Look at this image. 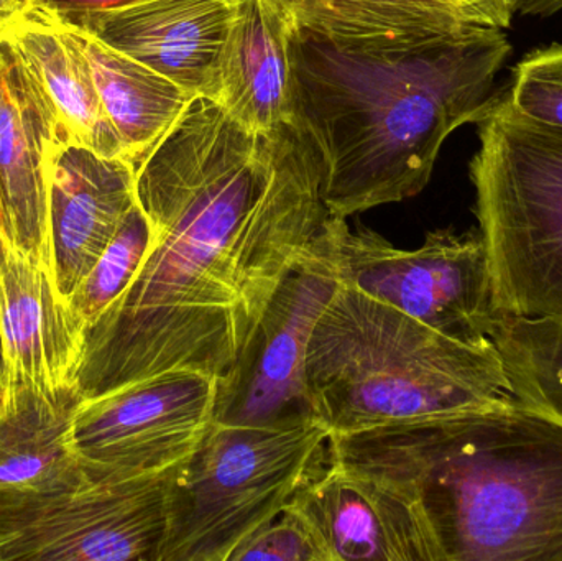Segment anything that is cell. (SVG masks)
<instances>
[{
  "instance_id": "obj_18",
  "label": "cell",
  "mask_w": 562,
  "mask_h": 561,
  "mask_svg": "<svg viewBox=\"0 0 562 561\" xmlns=\"http://www.w3.org/2000/svg\"><path fill=\"white\" fill-rule=\"evenodd\" d=\"M5 33L45 86L58 114L61 142L125 160L78 33L32 13L10 25Z\"/></svg>"
},
{
  "instance_id": "obj_17",
  "label": "cell",
  "mask_w": 562,
  "mask_h": 561,
  "mask_svg": "<svg viewBox=\"0 0 562 561\" xmlns=\"http://www.w3.org/2000/svg\"><path fill=\"white\" fill-rule=\"evenodd\" d=\"M291 29L272 0H237L213 101L252 134L293 122Z\"/></svg>"
},
{
  "instance_id": "obj_7",
  "label": "cell",
  "mask_w": 562,
  "mask_h": 561,
  "mask_svg": "<svg viewBox=\"0 0 562 561\" xmlns=\"http://www.w3.org/2000/svg\"><path fill=\"white\" fill-rule=\"evenodd\" d=\"M175 468L104 480L78 455L0 493V561H160Z\"/></svg>"
},
{
  "instance_id": "obj_25",
  "label": "cell",
  "mask_w": 562,
  "mask_h": 561,
  "mask_svg": "<svg viewBox=\"0 0 562 561\" xmlns=\"http://www.w3.org/2000/svg\"><path fill=\"white\" fill-rule=\"evenodd\" d=\"M145 0H33L30 13L55 25L79 30L89 20Z\"/></svg>"
},
{
  "instance_id": "obj_30",
  "label": "cell",
  "mask_w": 562,
  "mask_h": 561,
  "mask_svg": "<svg viewBox=\"0 0 562 561\" xmlns=\"http://www.w3.org/2000/svg\"><path fill=\"white\" fill-rule=\"evenodd\" d=\"M0 374H3L2 348H0Z\"/></svg>"
},
{
  "instance_id": "obj_10",
  "label": "cell",
  "mask_w": 562,
  "mask_h": 561,
  "mask_svg": "<svg viewBox=\"0 0 562 561\" xmlns=\"http://www.w3.org/2000/svg\"><path fill=\"white\" fill-rule=\"evenodd\" d=\"M339 285L311 244L270 300L236 364L217 381L216 424L260 427L316 417L304 362L314 325Z\"/></svg>"
},
{
  "instance_id": "obj_4",
  "label": "cell",
  "mask_w": 562,
  "mask_h": 561,
  "mask_svg": "<svg viewBox=\"0 0 562 561\" xmlns=\"http://www.w3.org/2000/svg\"><path fill=\"white\" fill-rule=\"evenodd\" d=\"M304 381L330 435L481 411L514 395L495 346L456 341L344 283L311 333Z\"/></svg>"
},
{
  "instance_id": "obj_27",
  "label": "cell",
  "mask_w": 562,
  "mask_h": 561,
  "mask_svg": "<svg viewBox=\"0 0 562 561\" xmlns=\"http://www.w3.org/2000/svg\"><path fill=\"white\" fill-rule=\"evenodd\" d=\"M33 0H0V26L9 29L32 10Z\"/></svg>"
},
{
  "instance_id": "obj_14",
  "label": "cell",
  "mask_w": 562,
  "mask_h": 561,
  "mask_svg": "<svg viewBox=\"0 0 562 561\" xmlns=\"http://www.w3.org/2000/svg\"><path fill=\"white\" fill-rule=\"evenodd\" d=\"M137 203L135 168L71 142L53 155L48 188L52 272L69 299Z\"/></svg>"
},
{
  "instance_id": "obj_11",
  "label": "cell",
  "mask_w": 562,
  "mask_h": 561,
  "mask_svg": "<svg viewBox=\"0 0 562 561\" xmlns=\"http://www.w3.org/2000/svg\"><path fill=\"white\" fill-rule=\"evenodd\" d=\"M284 510L306 527L321 561H441L412 501L329 458Z\"/></svg>"
},
{
  "instance_id": "obj_29",
  "label": "cell",
  "mask_w": 562,
  "mask_h": 561,
  "mask_svg": "<svg viewBox=\"0 0 562 561\" xmlns=\"http://www.w3.org/2000/svg\"><path fill=\"white\" fill-rule=\"evenodd\" d=\"M3 394H5V374H0V402H2Z\"/></svg>"
},
{
  "instance_id": "obj_2",
  "label": "cell",
  "mask_w": 562,
  "mask_h": 561,
  "mask_svg": "<svg viewBox=\"0 0 562 561\" xmlns=\"http://www.w3.org/2000/svg\"><path fill=\"white\" fill-rule=\"evenodd\" d=\"M293 124L323 164L330 216L402 203L428 187L445 142L475 124L514 45L474 29L406 55L336 48L291 29Z\"/></svg>"
},
{
  "instance_id": "obj_28",
  "label": "cell",
  "mask_w": 562,
  "mask_h": 561,
  "mask_svg": "<svg viewBox=\"0 0 562 561\" xmlns=\"http://www.w3.org/2000/svg\"><path fill=\"white\" fill-rule=\"evenodd\" d=\"M3 239L12 240V234H10L9 221H7L5 211H3L2 206V200H0V240Z\"/></svg>"
},
{
  "instance_id": "obj_15",
  "label": "cell",
  "mask_w": 562,
  "mask_h": 561,
  "mask_svg": "<svg viewBox=\"0 0 562 561\" xmlns=\"http://www.w3.org/2000/svg\"><path fill=\"white\" fill-rule=\"evenodd\" d=\"M86 325L59 293L52 270L0 240V348L3 374L43 389L76 388Z\"/></svg>"
},
{
  "instance_id": "obj_31",
  "label": "cell",
  "mask_w": 562,
  "mask_h": 561,
  "mask_svg": "<svg viewBox=\"0 0 562 561\" xmlns=\"http://www.w3.org/2000/svg\"><path fill=\"white\" fill-rule=\"evenodd\" d=\"M3 33H5V29H2V26H0V38H2Z\"/></svg>"
},
{
  "instance_id": "obj_9",
  "label": "cell",
  "mask_w": 562,
  "mask_h": 561,
  "mask_svg": "<svg viewBox=\"0 0 562 561\" xmlns=\"http://www.w3.org/2000/svg\"><path fill=\"white\" fill-rule=\"evenodd\" d=\"M217 379L170 372L81 401L72 444L89 473L127 480L180 464L216 415Z\"/></svg>"
},
{
  "instance_id": "obj_8",
  "label": "cell",
  "mask_w": 562,
  "mask_h": 561,
  "mask_svg": "<svg viewBox=\"0 0 562 561\" xmlns=\"http://www.w3.org/2000/svg\"><path fill=\"white\" fill-rule=\"evenodd\" d=\"M344 285L400 310L456 341L494 348L498 312L481 231L436 229L418 249H398L369 227L329 214L313 243Z\"/></svg>"
},
{
  "instance_id": "obj_12",
  "label": "cell",
  "mask_w": 562,
  "mask_h": 561,
  "mask_svg": "<svg viewBox=\"0 0 562 561\" xmlns=\"http://www.w3.org/2000/svg\"><path fill=\"white\" fill-rule=\"evenodd\" d=\"M293 29L346 52L406 55L474 29L507 30L518 0H272Z\"/></svg>"
},
{
  "instance_id": "obj_1",
  "label": "cell",
  "mask_w": 562,
  "mask_h": 561,
  "mask_svg": "<svg viewBox=\"0 0 562 561\" xmlns=\"http://www.w3.org/2000/svg\"><path fill=\"white\" fill-rule=\"evenodd\" d=\"M151 243L127 289L86 328L82 401L145 379H223L329 217L323 164L297 125L257 135L191 99L135 168Z\"/></svg>"
},
{
  "instance_id": "obj_19",
  "label": "cell",
  "mask_w": 562,
  "mask_h": 561,
  "mask_svg": "<svg viewBox=\"0 0 562 561\" xmlns=\"http://www.w3.org/2000/svg\"><path fill=\"white\" fill-rule=\"evenodd\" d=\"M78 389H43L5 374L0 402V493L26 486L75 458Z\"/></svg>"
},
{
  "instance_id": "obj_22",
  "label": "cell",
  "mask_w": 562,
  "mask_h": 561,
  "mask_svg": "<svg viewBox=\"0 0 562 561\" xmlns=\"http://www.w3.org/2000/svg\"><path fill=\"white\" fill-rule=\"evenodd\" d=\"M150 243V223L135 203L91 272L68 299L86 328L127 289L140 269Z\"/></svg>"
},
{
  "instance_id": "obj_20",
  "label": "cell",
  "mask_w": 562,
  "mask_h": 561,
  "mask_svg": "<svg viewBox=\"0 0 562 561\" xmlns=\"http://www.w3.org/2000/svg\"><path fill=\"white\" fill-rule=\"evenodd\" d=\"M75 32L91 63L102 105L124 148L125 160L137 168L194 96L101 40Z\"/></svg>"
},
{
  "instance_id": "obj_16",
  "label": "cell",
  "mask_w": 562,
  "mask_h": 561,
  "mask_svg": "<svg viewBox=\"0 0 562 561\" xmlns=\"http://www.w3.org/2000/svg\"><path fill=\"white\" fill-rule=\"evenodd\" d=\"M237 0H145L102 13L79 32L213 99L217 65Z\"/></svg>"
},
{
  "instance_id": "obj_3",
  "label": "cell",
  "mask_w": 562,
  "mask_h": 561,
  "mask_svg": "<svg viewBox=\"0 0 562 561\" xmlns=\"http://www.w3.org/2000/svg\"><path fill=\"white\" fill-rule=\"evenodd\" d=\"M327 458L412 501L441 561H562V420L515 395L333 434Z\"/></svg>"
},
{
  "instance_id": "obj_13",
  "label": "cell",
  "mask_w": 562,
  "mask_h": 561,
  "mask_svg": "<svg viewBox=\"0 0 562 561\" xmlns=\"http://www.w3.org/2000/svg\"><path fill=\"white\" fill-rule=\"evenodd\" d=\"M61 142L55 105L7 33L0 38V200L13 244L52 270L48 188Z\"/></svg>"
},
{
  "instance_id": "obj_5",
  "label": "cell",
  "mask_w": 562,
  "mask_h": 561,
  "mask_svg": "<svg viewBox=\"0 0 562 561\" xmlns=\"http://www.w3.org/2000/svg\"><path fill=\"white\" fill-rule=\"evenodd\" d=\"M469 165L502 316L562 318V128L517 111L502 85Z\"/></svg>"
},
{
  "instance_id": "obj_26",
  "label": "cell",
  "mask_w": 562,
  "mask_h": 561,
  "mask_svg": "<svg viewBox=\"0 0 562 561\" xmlns=\"http://www.w3.org/2000/svg\"><path fill=\"white\" fill-rule=\"evenodd\" d=\"M517 12L525 16H554L562 12V0H518Z\"/></svg>"
},
{
  "instance_id": "obj_24",
  "label": "cell",
  "mask_w": 562,
  "mask_h": 561,
  "mask_svg": "<svg viewBox=\"0 0 562 561\" xmlns=\"http://www.w3.org/2000/svg\"><path fill=\"white\" fill-rule=\"evenodd\" d=\"M321 561L319 552L306 527L293 514L283 510L272 523L260 527L229 561Z\"/></svg>"
},
{
  "instance_id": "obj_21",
  "label": "cell",
  "mask_w": 562,
  "mask_h": 561,
  "mask_svg": "<svg viewBox=\"0 0 562 561\" xmlns=\"http://www.w3.org/2000/svg\"><path fill=\"white\" fill-rule=\"evenodd\" d=\"M492 341L515 397L562 420V318L504 316Z\"/></svg>"
},
{
  "instance_id": "obj_6",
  "label": "cell",
  "mask_w": 562,
  "mask_h": 561,
  "mask_svg": "<svg viewBox=\"0 0 562 561\" xmlns=\"http://www.w3.org/2000/svg\"><path fill=\"white\" fill-rule=\"evenodd\" d=\"M329 437L316 417L260 427L213 422L171 473L160 561H229L324 467Z\"/></svg>"
},
{
  "instance_id": "obj_23",
  "label": "cell",
  "mask_w": 562,
  "mask_h": 561,
  "mask_svg": "<svg viewBox=\"0 0 562 561\" xmlns=\"http://www.w3.org/2000/svg\"><path fill=\"white\" fill-rule=\"evenodd\" d=\"M504 86L521 114L562 128V43L528 52Z\"/></svg>"
}]
</instances>
